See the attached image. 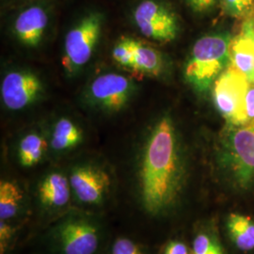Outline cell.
Returning <instances> with one entry per match:
<instances>
[{
    "label": "cell",
    "instance_id": "cell-1",
    "mask_svg": "<svg viewBox=\"0 0 254 254\" xmlns=\"http://www.w3.org/2000/svg\"><path fill=\"white\" fill-rule=\"evenodd\" d=\"M189 168L181 138L169 117L158 120L136 151L134 173L121 206L139 229L162 224L184 206Z\"/></svg>",
    "mask_w": 254,
    "mask_h": 254
},
{
    "label": "cell",
    "instance_id": "cell-2",
    "mask_svg": "<svg viewBox=\"0 0 254 254\" xmlns=\"http://www.w3.org/2000/svg\"><path fill=\"white\" fill-rule=\"evenodd\" d=\"M107 217L73 207L38 231L35 254H104L111 237Z\"/></svg>",
    "mask_w": 254,
    "mask_h": 254
},
{
    "label": "cell",
    "instance_id": "cell-3",
    "mask_svg": "<svg viewBox=\"0 0 254 254\" xmlns=\"http://www.w3.org/2000/svg\"><path fill=\"white\" fill-rule=\"evenodd\" d=\"M218 163L233 190H254V119L238 126L226 125L219 138Z\"/></svg>",
    "mask_w": 254,
    "mask_h": 254
},
{
    "label": "cell",
    "instance_id": "cell-4",
    "mask_svg": "<svg viewBox=\"0 0 254 254\" xmlns=\"http://www.w3.org/2000/svg\"><path fill=\"white\" fill-rule=\"evenodd\" d=\"M73 207L107 214L116 207L118 191L107 168L92 161L73 165L67 172Z\"/></svg>",
    "mask_w": 254,
    "mask_h": 254
},
{
    "label": "cell",
    "instance_id": "cell-5",
    "mask_svg": "<svg viewBox=\"0 0 254 254\" xmlns=\"http://www.w3.org/2000/svg\"><path fill=\"white\" fill-rule=\"evenodd\" d=\"M231 42L228 34H215L201 37L195 43L186 65L185 76L196 91H208L227 68Z\"/></svg>",
    "mask_w": 254,
    "mask_h": 254
},
{
    "label": "cell",
    "instance_id": "cell-6",
    "mask_svg": "<svg viewBox=\"0 0 254 254\" xmlns=\"http://www.w3.org/2000/svg\"><path fill=\"white\" fill-rule=\"evenodd\" d=\"M29 192L31 219L37 232L73 207V196L67 173L49 171L41 176Z\"/></svg>",
    "mask_w": 254,
    "mask_h": 254
},
{
    "label": "cell",
    "instance_id": "cell-7",
    "mask_svg": "<svg viewBox=\"0 0 254 254\" xmlns=\"http://www.w3.org/2000/svg\"><path fill=\"white\" fill-rule=\"evenodd\" d=\"M251 82L231 65L213 85L215 106L227 126H238L246 122L245 101Z\"/></svg>",
    "mask_w": 254,
    "mask_h": 254
},
{
    "label": "cell",
    "instance_id": "cell-8",
    "mask_svg": "<svg viewBox=\"0 0 254 254\" xmlns=\"http://www.w3.org/2000/svg\"><path fill=\"white\" fill-rule=\"evenodd\" d=\"M102 19L98 13L85 16L66 35L63 66L73 73L87 64L98 43Z\"/></svg>",
    "mask_w": 254,
    "mask_h": 254
},
{
    "label": "cell",
    "instance_id": "cell-9",
    "mask_svg": "<svg viewBox=\"0 0 254 254\" xmlns=\"http://www.w3.org/2000/svg\"><path fill=\"white\" fill-rule=\"evenodd\" d=\"M134 21L140 32L159 42H171L178 34L174 13L155 0H143L134 10Z\"/></svg>",
    "mask_w": 254,
    "mask_h": 254
},
{
    "label": "cell",
    "instance_id": "cell-10",
    "mask_svg": "<svg viewBox=\"0 0 254 254\" xmlns=\"http://www.w3.org/2000/svg\"><path fill=\"white\" fill-rule=\"evenodd\" d=\"M42 91V82L34 73L26 71L7 73L1 84L2 101L10 110H20L29 106Z\"/></svg>",
    "mask_w": 254,
    "mask_h": 254
},
{
    "label": "cell",
    "instance_id": "cell-11",
    "mask_svg": "<svg viewBox=\"0 0 254 254\" xmlns=\"http://www.w3.org/2000/svg\"><path fill=\"white\" fill-rule=\"evenodd\" d=\"M132 91L128 78L118 73H105L91 83V98L103 109L117 111L127 105Z\"/></svg>",
    "mask_w": 254,
    "mask_h": 254
},
{
    "label": "cell",
    "instance_id": "cell-12",
    "mask_svg": "<svg viewBox=\"0 0 254 254\" xmlns=\"http://www.w3.org/2000/svg\"><path fill=\"white\" fill-rule=\"evenodd\" d=\"M31 219L29 192L18 182L0 181V220L27 225Z\"/></svg>",
    "mask_w": 254,
    "mask_h": 254
},
{
    "label": "cell",
    "instance_id": "cell-13",
    "mask_svg": "<svg viewBox=\"0 0 254 254\" xmlns=\"http://www.w3.org/2000/svg\"><path fill=\"white\" fill-rule=\"evenodd\" d=\"M48 23L46 10L39 6H32L23 10L14 22V32L26 46H37L45 34Z\"/></svg>",
    "mask_w": 254,
    "mask_h": 254
},
{
    "label": "cell",
    "instance_id": "cell-14",
    "mask_svg": "<svg viewBox=\"0 0 254 254\" xmlns=\"http://www.w3.org/2000/svg\"><path fill=\"white\" fill-rule=\"evenodd\" d=\"M49 151V142L46 136L31 132L19 139L16 147L17 162L22 168L31 169L42 163Z\"/></svg>",
    "mask_w": 254,
    "mask_h": 254
},
{
    "label": "cell",
    "instance_id": "cell-15",
    "mask_svg": "<svg viewBox=\"0 0 254 254\" xmlns=\"http://www.w3.org/2000/svg\"><path fill=\"white\" fill-rule=\"evenodd\" d=\"M83 132L69 119H60L52 129L48 139L49 150L55 154H65L81 144Z\"/></svg>",
    "mask_w": 254,
    "mask_h": 254
},
{
    "label": "cell",
    "instance_id": "cell-16",
    "mask_svg": "<svg viewBox=\"0 0 254 254\" xmlns=\"http://www.w3.org/2000/svg\"><path fill=\"white\" fill-rule=\"evenodd\" d=\"M229 65L254 83V43L250 38L239 34L232 40Z\"/></svg>",
    "mask_w": 254,
    "mask_h": 254
},
{
    "label": "cell",
    "instance_id": "cell-17",
    "mask_svg": "<svg viewBox=\"0 0 254 254\" xmlns=\"http://www.w3.org/2000/svg\"><path fill=\"white\" fill-rule=\"evenodd\" d=\"M226 228L231 239L237 249L243 252L254 250V220L239 213L228 216Z\"/></svg>",
    "mask_w": 254,
    "mask_h": 254
},
{
    "label": "cell",
    "instance_id": "cell-18",
    "mask_svg": "<svg viewBox=\"0 0 254 254\" xmlns=\"http://www.w3.org/2000/svg\"><path fill=\"white\" fill-rule=\"evenodd\" d=\"M103 254H155L148 243L139 237L120 234L111 236Z\"/></svg>",
    "mask_w": 254,
    "mask_h": 254
},
{
    "label": "cell",
    "instance_id": "cell-19",
    "mask_svg": "<svg viewBox=\"0 0 254 254\" xmlns=\"http://www.w3.org/2000/svg\"><path fill=\"white\" fill-rule=\"evenodd\" d=\"M162 67V58L155 49L134 41V69L150 75H158Z\"/></svg>",
    "mask_w": 254,
    "mask_h": 254
},
{
    "label": "cell",
    "instance_id": "cell-20",
    "mask_svg": "<svg viewBox=\"0 0 254 254\" xmlns=\"http://www.w3.org/2000/svg\"><path fill=\"white\" fill-rule=\"evenodd\" d=\"M191 254H225L216 235L208 229H199L193 236Z\"/></svg>",
    "mask_w": 254,
    "mask_h": 254
},
{
    "label": "cell",
    "instance_id": "cell-21",
    "mask_svg": "<svg viewBox=\"0 0 254 254\" xmlns=\"http://www.w3.org/2000/svg\"><path fill=\"white\" fill-rule=\"evenodd\" d=\"M25 226L21 223L0 220V254H13L20 232Z\"/></svg>",
    "mask_w": 254,
    "mask_h": 254
},
{
    "label": "cell",
    "instance_id": "cell-22",
    "mask_svg": "<svg viewBox=\"0 0 254 254\" xmlns=\"http://www.w3.org/2000/svg\"><path fill=\"white\" fill-rule=\"evenodd\" d=\"M134 41L133 39L123 38L113 48V59L122 66L129 68L134 66Z\"/></svg>",
    "mask_w": 254,
    "mask_h": 254
},
{
    "label": "cell",
    "instance_id": "cell-23",
    "mask_svg": "<svg viewBox=\"0 0 254 254\" xmlns=\"http://www.w3.org/2000/svg\"><path fill=\"white\" fill-rule=\"evenodd\" d=\"M225 14L232 17H245L253 13L254 0H220Z\"/></svg>",
    "mask_w": 254,
    "mask_h": 254
},
{
    "label": "cell",
    "instance_id": "cell-24",
    "mask_svg": "<svg viewBox=\"0 0 254 254\" xmlns=\"http://www.w3.org/2000/svg\"><path fill=\"white\" fill-rule=\"evenodd\" d=\"M158 254H191V249L181 239L173 238L164 244Z\"/></svg>",
    "mask_w": 254,
    "mask_h": 254
},
{
    "label": "cell",
    "instance_id": "cell-25",
    "mask_svg": "<svg viewBox=\"0 0 254 254\" xmlns=\"http://www.w3.org/2000/svg\"><path fill=\"white\" fill-rule=\"evenodd\" d=\"M246 122L254 119V83H251L245 101Z\"/></svg>",
    "mask_w": 254,
    "mask_h": 254
},
{
    "label": "cell",
    "instance_id": "cell-26",
    "mask_svg": "<svg viewBox=\"0 0 254 254\" xmlns=\"http://www.w3.org/2000/svg\"><path fill=\"white\" fill-rule=\"evenodd\" d=\"M191 9L196 12H206L212 9L218 0H187Z\"/></svg>",
    "mask_w": 254,
    "mask_h": 254
},
{
    "label": "cell",
    "instance_id": "cell-27",
    "mask_svg": "<svg viewBox=\"0 0 254 254\" xmlns=\"http://www.w3.org/2000/svg\"><path fill=\"white\" fill-rule=\"evenodd\" d=\"M240 34L244 35V36L250 38L254 43V14L251 13L250 15L247 16L245 19L242 27H241V31Z\"/></svg>",
    "mask_w": 254,
    "mask_h": 254
},
{
    "label": "cell",
    "instance_id": "cell-28",
    "mask_svg": "<svg viewBox=\"0 0 254 254\" xmlns=\"http://www.w3.org/2000/svg\"></svg>",
    "mask_w": 254,
    "mask_h": 254
}]
</instances>
